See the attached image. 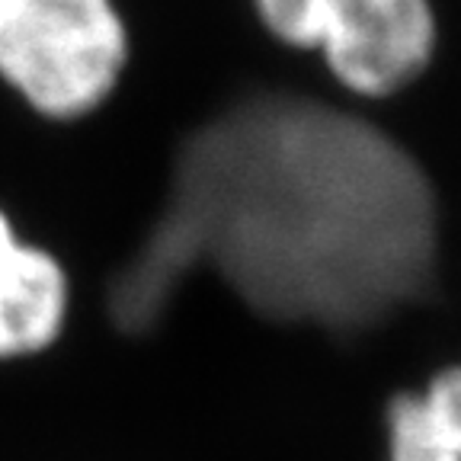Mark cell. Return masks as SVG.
Listing matches in <instances>:
<instances>
[{
  "mask_svg": "<svg viewBox=\"0 0 461 461\" xmlns=\"http://www.w3.org/2000/svg\"><path fill=\"white\" fill-rule=\"evenodd\" d=\"M269 32L317 49L356 94L388 96L426 71L436 49L429 0H257Z\"/></svg>",
  "mask_w": 461,
  "mask_h": 461,
  "instance_id": "cell-3",
  "label": "cell"
},
{
  "mask_svg": "<svg viewBox=\"0 0 461 461\" xmlns=\"http://www.w3.org/2000/svg\"><path fill=\"white\" fill-rule=\"evenodd\" d=\"M125 68L115 0H0V84L49 122L100 113Z\"/></svg>",
  "mask_w": 461,
  "mask_h": 461,
  "instance_id": "cell-2",
  "label": "cell"
},
{
  "mask_svg": "<svg viewBox=\"0 0 461 461\" xmlns=\"http://www.w3.org/2000/svg\"><path fill=\"white\" fill-rule=\"evenodd\" d=\"M391 461H461V366L388 407Z\"/></svg>",
  "mask_w": 461,
  "mask_h": 461,
  "instance_id": "cell-5",
  "label": "cell"
},
{
  "mask_svg": "<svg viewBox=\"0 0 461 461\" xmlns=\"http://www.w3.org/2000/svg\"><path fill=\"white\" fill-rule=\"evenodd\" d=\"M436 244L429 176L401 141L321 100L253 94L180 144L106 308L119 330H151L212 267L257 314L356 333L429 292Z\"/></svg>",
  "mask_w": 461,
  "mask_h": 461,
  "instance_id": "cell-1",
  "label": "cell"
},
{
  "mask_svg": "<svg viewBox=\"0 0 461 461\" xmlns=\"http://www.w3.org/2000/svg\"><path fill=\"white\" fill-rule=\"evenodd\" d=\"M71 298L65 263L45 247L20 240L0 212V362L49 353L68 327Z\"/></svg>",
  "mask_w": 461,
  "mask_h": 461,
  "instance_id": "cell-4",
  "label": "cell"
}]
</instances>
